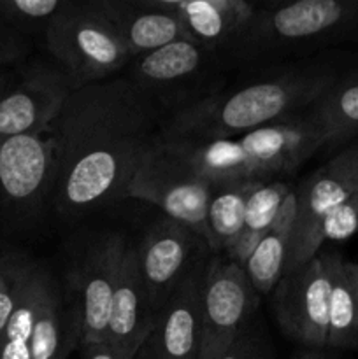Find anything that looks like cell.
I'll return each instance as SVG.
<instances>
[{"mask_svg": "<svg viewBox=\"0 0 358 359\" xmlns=\"http://www.w3.org/2000/svg\"><path fill=\"white\" fill-rule=\"evenodd\" d=\"M164 121L126 76L72 90L49 126L56 160L51 212L70 223L126 198Z\"/></svg>", "mask_w": 358, "mask_h": 359, "instance_id": "6da1fadb", "label": "cell"}, {"mask_svg": "<svg viewBox=\"0 0 358 359\" xmlns=\"http://www.w3.org/2000/svg\"><path fill=\"white\" fill-rule=\"evenodd\" d=\"M339 76L326 62L307 60L277 67V72L206 98L200 104L165 119L158 140L165 144H197L232 139L286 116L304 112Z\"/></svg>", "mask_w": 358, "mask_h": 359, "instance_id": "7a4b0ae2", "label": "cell"}, {"mask_svg": "<svg viewBox=\"0 0 358 359\" xmlns=\"http://www.w3.org/2000/svg\"><path fill=\"white\" fill-rule=\"evenodd\" d=\"M358 39V0H297L258 6L225 69H265Z\"/></svg>", "mask_w": 358, "mask_h": 359, "instance_id": "3957f363", "label": "cell"}, {"mask_svg": "<svg viewBox=\"0 0 358 359\" xmlns=\"http://www.w3.org/2000/svg\"><path fill=\"white\" fill-rule=\"evenodd\" d=\"M165 146L181 154L213 184H225L270 181L281 174H290L325 147V137L307 109L232 139L197 146Z\"/></svg>", "mask_w": 358, "mask_h": 359, "instance_id": "277c9868", "label": "cell"}, {"mask_svg": "<svg viewBox=\"0 0 358 359\" xmlns=\"http://www.w3.org/2000/svg\"><path fill=\"white\" fill-rule=\"evenodd\" d=\"M56 179L49 128L0 144V242L34 233L51 212Z\"/></svg>", "mask_w": 358, "mask_h": 359, "instance_id": "5b68a950", "label": "cell"}, {"mask_svg": "<svg viewBox=\"0 0 358 359\" xmlns=\"http://www.w3.org/2000/svg\"><path fill=\"white\" fill-rule=\"evenodd\" d=\"M72 90L114 77L132 62L128 48L91 0H69L42 39Z\"/></svg>", "mask_w": 358, "mask_h": 359, "instance_id": "8992f818", "label": "cell"}, {"mask_svg": "<svg viewBox=\"0 0 358 359\" xmlns=\"http://www.w3.org/2000/svg\"><path fill=\"white\" fill-rule=\"evenodd\" d=\"M128 77L164 112L165 119L223 90L225 63L218 53L181 39L132 58Z\"/></svg>", "mask_w": 358, "mask_h": 359, "instance_id": "52a82bcc", "label": "cell"}, {"mask_svg": "<svg viewBox=\"0 0 358 359\" xmlns=\"http://www.w3.org/2000/svg\"><path fill=\"white\" fill-rule=\"evenodd\" d=\"M213 191L209 179L157 139L133 174L126 198L153 203L165 217L195 231L207 244V205Z\"/></svg>", "mask_w": 358, "mask_h": 359, "instance_id": "ba28073f", "label": "cell"}, {"mask_svg": "<svg viewBox=\"0 0 358 359\" xmlns=\"http://www.w3.org/2000/svg\"><path fill=\"white\" fill-rule=\"evenodd\" d=\"M336 255L319 251L300 269L284 273L270 293V305L281 332L307 349H326Z\"/></svg>", "mask_w": 358, "mask_h": 359, "instance_id": "9c48e42d", "label": "cell"}, {"mask_svg": "<svg viewBox=\"0 0 358 359\" xmlns=\"http://www.w3.org/2000/svg\"><path fill=\"white\" fill-rule=\"evenodd\" d=\"M258 294L244 269L225 256L211 255L202 283L200 358L221 359L251 325Z\"/></svg>", "mask_w": 358, "mask_h": 359, "instance_id": "30bf717a", "label": "cell"}, {"mask_svg": "<svg viewBox=\"0 0 358 359\" xmlns=\"http://www.w3.org/2000/svg\"><path fill=\"white\" fill-rule=\"evenodd\" d=\"M128 241L116 231H102L86 241L70 262L63 283L81 307V344L105 340L112 294Z\"/></svg>", "mask_w": 358, "mask_h": 359, "instance_id": "8fae6325", "label": "cell"}, {"mask_svg": "<svg viewBox=\"0 0 358 359\" xmlns=\"http://www.w3.org/2000/svg\"><path fill=\"white\" fill-rule=\"evenodd\" d=\"M72 93L65 72L53 62L18 67L13 88L0 100V144L48 130Z\"/></svg>", "mask_w": 358, "mask_h": 359, "instance_id": "7c38bea8", "label": "cell"}, {"mask_svg": "<svg viewBox=\"0 0 358 359\" xmlns=\"http://www.w3.org/2000/svg\"><path fill=\"white\" fill-rule=\"evenodd\" d=\"M139 270L153 309L160 311L193 266L209 252L195 231L168 217L154 221L135 245Z\"/></svg>", "mask_w": 358, "mask_h": 359, "instance_id": "4fadbf2b", "label": "cell"}, {"mask_svg": "<svg viewBox=\"0 0 358 359\" xmlns=\"http://www.w3.org/2000/svg\"><path fill=\"white\" fill-rule=\"evenodd\" d=\"M207 256L175 287L158 311L151 335L139 353L147 359H199L202 323V283Z\"/></svg>", "mask_w": 358, "mask_h": 359, "instance_id": "5bb4252c", "label": "cell"}, {"mask_svg": "<svg viewBox=\"0 0 358 359\" xmlns=\"http://www.w3.org/2000/svg\"><path fill=\"white\" fill-rule=\"evenodd\" d=\"M185 27L192 41L223 58L255 18L256 4L248 0H147Z\"/></svg>", "mask_w": 358, "mask_h": 359, "instance_id": "9a60e30c", "label": "cell"}, {"mask_svg": "<svg viewBox=\"0 0 358 359\" xmlns=\"http://www.w3.org/2000/svg\"><path fill=\"white\" fill-rule=\"evenodd\" d=\"M157 311L139 270L135 244H126L112 294L105 340L125 359H135L151 335Z\"/></svg>", "mask_w": 358, "mask_h": 359, "instance_id": "2e32d148", "label": "cell"}, {"mask_svg": "<svg viewBox=\"0 0 358 359\" xmlns=\"http://www.w3.org/2000/svg\"><path fill=\"white\" fill-rule=\"evenodd\" d=\"M358 191L353 184L330 174L325 167L312 172L297 189V212L284 273L300 269L321 251V228L326 216L344 198ZM283 273V276H284Z\"/></svg>", "mask_w": 358, "mask_h": 359, "instance_id": "e0dca14e", "label": "cell"}, {"mask_svg": "<svg viewBox=\"0 0 358 359\" xmlns=\"http://www.w3.org/2000/svg\"><path fill=\"white\" fill-rule=\"evenodd\" d=\"M83 340L81 307L76 294L44 265L42 293L32 333V359H67Z\"/></svg>", "mask_w": 358, "mask_h": 359, "instance_id": "ac0fdd59", "label": "cell"}, {"mask_svg": "<svg viewBox=\"0 0 358 359\" xmlns=\"http://www.w3.org/2000/svg\"><path fill=\"white\" fill-rule=\"evenodd\" d=\"M102 16L112 25L128 48L132 58L190 39L185 27L168 13L158 11L147 0H91Z\"/></svg>", "mask_w": 358, "mask_h": 359, "instance_id": "d6986e66", "label": "cell"}, {"mask_svg": "<svg viewBox=\"0 0 358 359\" xmlns=\"http://www.w3.org/2000/svg\"><path fill=\"white\" fill-rule=\"evenodd\" d=\"M297 212V193L291 191L284 200L276 223L270 228L262 242L256 245L253 255L244 265L249 284L258 294H270L284 273L288 249H290L291 231Z\"/></svg>", "mask_w": 358, "mask_h": 359, "instance_id": "ffe728a7", "label": "cell"}, {"mask_svg": "<svg viewBox=\"0 0 358 359\" xmlns=\"http://www.w3.org/2000/svg\"><path fill=\"white\" fill-rule=\"evenodd\" d=\"M309 111L321 126L325 147H340L358 137V70L339 74Z\"/></svg>", "mask_w": 358, "mask_h": 359, "instance_id": "44dd1931", "label": "cell"}, {"mask_svg": "<svg viewBox=\"0 0 358 359\" xmlns=\"http://www.w3.org/2000/svg\"><path fill=\"white\" fill-rule=\"evenodd\" d=\"M263 181L214 184L207 205V248L211 255L225 256L244 228L246 205L253 189Z\"/></svg>", "mask_w": 358, "mask_h": 359, "instance_id": "7402d4cb", "label": "cell"}, {"mask_svg": "<svg viewBox=\"0 0 358 359\" xmlns=\"http://www.w3.org/2000/svg\"><path fill=\"white\" fill-rule=\"evenodd\" d=\"M291 191L293 189L279 179L260 182L249 195L248 205H246L244 228L235 244L228 249L225 258L244 269L256 245L265 238L270 228L274 226L277 214Z\"/></svg>", "mask_w": 358, "mask_h": 359, "instance_id": "603a6c76", "label": "cell"}, {"mask_svg": "<svg viewBox=\"0 0 358 359\" xmlns=\"http://www.w3.org/2000/svg\"><path fill=\"white\" fill-rule=\"evenodd\" d=\"M358 347V302L353 293L344 258L336 255L330 291L326 349H357Z\"/></svg>", "mask_w": 358, "mask_h": 359, "instance_id": "cb8c5ba5", "label": "cell"}, {"mask_svg": "<svg viewBox=\"0 0 358 359\" xmlns=\"http://www.w3.org/2000/svg\"><path fill=\"white\" fill-rule=\"evenodd\" d=\"M44 263L37 262L16 311L0 335V359H32L30 344L42 293Z\"/></svg>", "mask_w": 358, "mask_h": 359, "instance_id": "d4e9b609", "label": "cell"}, {"mask_svg": "<svg viewBox=\"0 0 358 359\" xmlns=\"http://www.w3.org/2000/svg\"><path fill=\"white\" fill-rule=\"evenodd\" d=\"M69 0H0V30L27 41L44 39L46 30Z\"/></svg>", "mask_w": 358, "mask_h": 359, "instance_id": "484cf974", "label": "cell"}, {"mask_svg": "<svg viewBox=\"0 0 358 359\" xmlns=\"http://www.w3.org/2000/svg\"><path fill=\"white\" fill-rule=\"evenodd\" d=\"M37 262L21 249H7L0 255V335L16 311Z\"/></svg>", "mask_w": 358, "mask_h": 359, "instance_id": "4316f807", "label": "cell"}, {"mask_svg": "<svg viewBox=\"0 0 358 359\" xmlns=\"http://www.w3.org/2000/svg\"><path fill=\"white\" fill-rule=\"evenodd\" d=\"M358 233V191L330 210L321 228V241L343 242Z\"/></svg>", "mask_w": 358, "mask_h": 359, "instance_id": "83f0119b", "label": "cell"}, {"mask_svg": "<svg viewBox=\"0 0 358 359\" xmlns=\"http://www.w3.org/2000/svg\"><path fill=\"white\" fill-rule=\"evenodd\" d=\"M267 354L269 347L265 335L258 325L251 323L221 359H267Z\"/></svg>", "mask_w": 358, "mask_h": 359, "instance_id": "f1b7e54d", "label": "cell"}, {"mask_svg": "<svg viewBox=\"0 0 358 359\" xmlns=\"http://www.w3.org/2000/svg\"><path fill=\"white\" fill-rule=\"evenodd\" d=\"M323 167L332 175L350 182L358 189V140L330 158Z\"/></svg>", "mask_w": 358, "mask_h": 359, "instance_id": "f546056e", "label": "cell"}, {"mask_svg": "<svg viewBox=\"0 0 358 359\" xmlns=\"http://www.w3.org/2000/svg\"><path fill=\"white\" fill-rule=\"evenodd\" d=\"M32 51V42L0 30V67L21 65Z\"/></svg>", "mask_w": 358, "mask_h": 359, "instance_id": "4dcf8cb0", "label": "cell"}, {"mask_svg": "<svg viewBox=\"0 0 358 359\" xmlns=\"http://www.w3.org/2000/svg\"><path fill=\"white\" fill-rule=\"evenodd\" d=\"M81 356L83 359H125L107 340L102 342L81 344Z\"/></svg>", "mask_w": 358, "mask_h": 359, "instance_id": "1f68e13d", "label": "cell"}, {"mask_svg": "<svg viewBox=\"0 0 358 359\" xmlns=\"http://www.w3.org/2000/svg\"><path fill=\"white\" fill-rule=\"evenodd\" d=\"M18 77V69L13 70L9 67H0V100L6 97L7 91L13 88L14 81Z\"/></svg>", "mask_w": 358, "mask_h": 359, "instance_id": "d6a6232c", "label": "cell"}, {"mask_svg": "<svg viewBox=\"0 0 358 359\" xmlns=\"http://www.w3.org/2000/svg\"><path fill=\"white\" fill-rule=\"evenodd\" d=\"M344 269H346L347 279H350L351 287H353V293H354V297H357V302H358V263L346 262V259H344Z\"/></svg>", "mask_w": 358, "mask_h": 359, "instance_id": "836d02e7", "label": "cell"}, {"mask_svg": "<svg viewBox=\"0 0 358 359\" xmlns=\"http://www.w3.org/2000/svg\"><path fill=\"white\" fill-rule=\"evenodd\" d=\"M321 351L323 349H307V347H305L304 353L298 354L295 359H326L325 354H323Z\"/></svg>", "mask_w": 358, "mask_h": 359, "instance_id": "e575fe53", "label": "cell"}, {"mask_svg": "<svg viewBox=\"0 0 358 359\" xmlns=\"http://www.w3.org/2000/svg\"><path fill=\"white\" fill-rule=\"evenodd\" d=\"M135 359H147L146 356H144V354L142 353H139V354H137V356H135Z\"/></svg>", "mask_w": 358, "mask_h": 359, "instance_id": "d590c367", "label": "cell"}]
</instances>
